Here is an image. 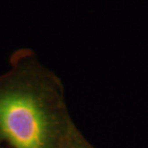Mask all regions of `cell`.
Segmentation results:
<instances>
[{"instance_id": "1", "label": "cell", "mask_w": 148, "mask_h": 148, "mask_svg": "<svg viewBox=\"0 0 148 148\" xmlns=\"http://www.w3.org/2000/svg\"><path fill=\"white\" fill-rule=\"evenodd\" d=\"M76 127L61 78L30 52L17 53L0 75V144L63 148Z\"/></svg>"}, {"instance_id": "3", "label": "cell", "mask_w": 148, "mask_h": 148, "mask_svg": "<svg viewBox=\"0 0 148 148\" xmlns=\"http://www.w3.org/2000/svg\"><path fill=\"white\" fill-rule=\"evenodd\" d=\"M0 148H2V147H1V146H0Z\"/></svg>"}, {"instance_id": "2", "label": "cell", "mask_w": 148, "mask_h": 148, "mask_svg": "<svg viewBox=\"0 0 148 148\" xmlns=\"http://www.w3.org/2000/svg\"><path fill=\"white\" fill-rule=\"evenodd\" d=\"M63 148H95L91 144L84 135L81 133V131L76 127L72 131L70 136L65 141V145Z\"/></svg>"}]
</instances>
